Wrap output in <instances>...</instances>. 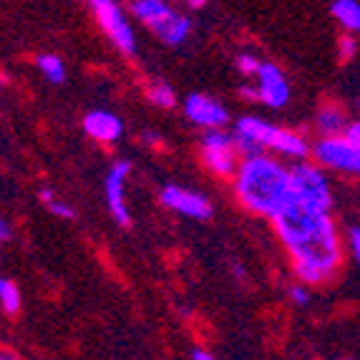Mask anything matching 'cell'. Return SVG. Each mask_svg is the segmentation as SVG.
Wrapping results in <instances>:
<instances>
[{"mask_svg": "<svg viewBox=\"0 0 360 360\" xmlns=\"http://www.w3.org/2000/svg\"><path fill=\"white\" fill-rule=\"evenodd\" d=\"M333 18L350 33H360V3L355 0H335L330 6Z\"/></svg>", "mask_w": 360, "mask_h": 360, "instance_id": "15", "label": "cell"}, {"mask_svg": "<svg viewBox=\"0 0 360 360\" xmlns=\"http://www.w3.org/2000/svg\"><path fill=\"white\" fill-rule=\"evenodd\" d=\"M348 242H350V252H353V257L360 262V227H350Z\"/></svg>", "mask_w": 360, "mask_h": 360, "instance_id": "24", "label": "cell"}, {"mask_svg": "<svg viewBox=\"0 0 360 360\" xmlns=\"http://www.w3.org/2000/svg\"><path fill=\"white\" fill-rule=\"evenodd\" d=\"M342 139H345L348 144H353L355 149L360 151V121H353V124H348V129H345Z\"/></svg>", "mask_w": 360, "mask_h": 360, "instance_id": "23", "label": "cell"}, {"mask_svg": "<svg viewBox=\"0 0 360 360\" xmlns=\"http://www.w3.org/2000/svg\"><path fill=\"white\" fill-rule=\"evenodd\" d=\"M131 174V164L119 162L111 167V172L106 174V202L108 210L114 214V219L121 227H129L131 224V214L127 210V202H124V181Z\"/></svg>", "mask_w": 360, "mask_h": 360, "instance_id": "12", "label": "cell"}, {"mask_svg": "<svg viewBox=\"0 0 360 360\" xmlns=\"http://www.w3.org/2000/svg\"><path fill=\"white\" fill-rule=\"evenodd\" d=\"M38 68L43 71V76L49 78L51 84H60L63 78H66V66H63V60L58 58V56L53 53H43L38 56Z\"/></svg>", "mask_w": 360, "mask_h": 360, "instance_id": "16", "label": "cell"}, {"mask_svg": "<svg viewBox=\"0 0 360 360\" xmlns=\"http://www.w3.org/2000/svg\"><path fill=\"white\" fill-rule=\"evenodd\" d=\"M234 192L247 210L270 219L295 205L290 169L272 156L245 159L234 174Z\"/></svg>", "mask_w": 360, "mask_h": 360, "instance_id": "2", "label": "cell"}, {"mask_svg": "<svg viewBox=\"0 0 360 360\" xmlns=\"http://www.w3.org/2000/svg\"><path fill=\"white\" fill-rule=\"evenodd\" d=\"M49 210L53 212L56 217H63V219H73V217H76V212H73V207H68L66 202H58V199H53V202H49Z\"/></svg>", "mask_w": 360, "mask_h": 360, "instance_id": "21", "label": "cell"}, {"mask_svg": "<svg viewBox=\"0 0 360 360\" xmlns=\"http://www.w3.org/2000/svg\"><path fill=\"white\" fill-rule=\"evenodd\" d=\"M257 96L264 106L283 108L290 101V84L275 63H262L257 71Z\"/></svg>", "mask_w": 360, "mask_h": 360, "instance_id": "11", "label": "cell"}, {"mask_svg": "<svg viewBox=\"0 0 360 360\" xmlns=\"http://www.w3.org/2000/svg\"><path fill=\"white\" fill-rule=\"evenodd\" d=\"M290 297H292L295 305H302V307L310 302V292H307L305 285H292V288H290Z\"/></svg>", "mask_w": 360, "mask_h": 360, "instance_id": "22", "label": "cell"}, {"mask_svg": "<svg viewBox=\"0 0 360 360\" xmlns=\"http://www.w3.org/2000/svg\"><path fill=\"white\" fill-rule=\"evenodd\" d=\"M184 114L192 124L205 127L207 131L222 129L229 121L227 108H224L219 101H214V98L205 96V94H189L184 101Z\"/></svg>", "mask_w": 360, "mask_h": 360, "instance_id": "10", "label": "cell"}, {"mask_svg": "<svg viewBox=\"0 0 360 360\" xmlns=\"http://www.w3.org/2000/svg\"><path fill=\"white\" fill-rule=\"evenodd\" d=\"M290 184H292V199L297 207H302L307 212L330 214V181L318 167H312L307 162H297L295 167H290Z\"/></svg>", "mask_w": 360, "mask_h": 360, "instance_id": "5", "label": "cell"}, {"mask_svg": "<svg viewBox=\"0 0 360 360\" xmlns=\"http://www.w3.org/2000/svg\"><path fill=\"white\" fill-rule=\"evenodd\" d=\"M355 53H358V41L353 36H340V41H338V58L350 60Z\"/></svg>", "mask_w": 360, "mask_h": 360, "instance_id": "20", "label": "cell"}, {"mask_svg": "<svg viewBox=\"0 0 360 360\" xmlns=\"http://www.w3.org/2000/svg\"><path fill=\"white\" fill-rule=\"evenodd\" d=\"M186 6L192 8V11H202V8H205V0H189Z\"/></svg>", "mask_w": 360, "mask_h": 360, "instance_id": "29", "label": "cell"}, {"mask_svg": "<svg viewBox=\"0 0 360 360\" xmlns=\"http://www.w3.org/2000/svg\"><path fill=\"white\" fill-rule=\"evenodd\" d=\"M11 237V227H8L6 219H0V242H6Z\"/></svg>", "mask_w": 360, "mask_h": 360, "instance_id": "26", "label": "cell"}, {"mask_svg": "<svg viewBox=\"0 0 360 360\" xmlns=\"http://www.w3.org/2000/svg\"><path fill=\"white\" fill-rule=\"evenodd\" d=\"M159 197H162L164 207L179 212V214H184V217H192V219H207V217H212L210 199H207L205 194L192 192V189L169 184V186H164Z\"/></svg>", "mask_w": 360, "mask_h": 360, "instance_id": "9", "label": "cell"}, {"mask_svg": "<svg viewBox=\"0 0 360 360\" xmlns=\"http://www.w3.org/2000/svg\"><path fill=\"white\" fill-rule=\"evenodd\" d=\"M312 154H315V159H318L323 167L360 176V151L355 149L353 144H348L342 136L320 139L318 144L312 146Z\"/></svg>", "mask_w": 360, "mask_h": 360, "instance_id": "8", "label": "cell"}, {"mask_svg": "<svg viewBox=\"0 0 360 360\" xmlns=\"http://www.w3.org/2000/svg\"><path fill=\"white\" fill-rule=\"evenodd\" d=\"M149 101L159 108H172L176 103V96H174V91H172V86L156 84L149 89Z\"/></svg>", "mask_w": 360, "mask_h": 360, "instance_id": "18", "label": "cell"}, {"mask_svg": "<svg viewBox=\"0 0 360 360\" xmlns=\"http://www.w3.org/2000/svg\"><path fill=\"white\" fill-rule=\"evenodd\" d=\"M192 358H194V360H217L214 355H210L207 350H194Z\"/></svg>", "mask_w": 360, "mask_h": 360, "instance_id": "27", "label": "cell"}, {"mask_svg": "<svg viewBox=\"0 0 360 360\" xmlns=\"http://www.w3.org/2000/svg\"><path fill=\"white\" fill-rule=\"evenodd\" d=\"M0 307L13 315V312L20 310V290L18 285L8 280V277H0Z\"/></svg>", "mask_w": 360, "mask_h": 360, "instance_id": "17", "label": "cell"}, {"mask_svg": "<svg viewBox=\"0 0 360 360\" xmlns=\"http://www.w3.org/2000/svg\"><path fill=\"white\" fill-rule=\"evenodd\" d=\"M318 129L325 134V139L342 136L345 129H348V119H345V114H342V108L333 106V103H328V106L320 108L318 111Z\"/></svg>", "mask_w": 360, "mask_h": 360, "instance_id": "14", "label": "cell"}, {"mask_svg": "<svg viewBox=\"0 0 360 360\" xmlns=\"http://www.w3.org/2000/svg\"><path fill=\"white\" fill-rule=\"evenodd\" d=\"M91 11L96 15L103 33L111 38V43H114L121 53L124 56L136 53V36H134L131 23H129L127 13H124V8L119 3H114V0H94Z\"/></svg>", "mask_w": 360, "mask_h": 360, "instance_id": "6", "label": "cell"}, {"mask_svg": "<svg viewBox=\"0 0 360 360\" xmlns=\"http://www.w3.org/2000/svg\"><path fill=\"white\" fill-rule=\"evenodd\" d=\"M131 13L169 46H179L192 33V20L162 0H136L131 3Z\"/></svg>", "mask_w": 360, "mask_h": 360, "instance_id": "4", "label": "cell"}, {"mask_svg": "<svg viewBox=\"0 0 360 360\" xmlns=\"http://www.w3.org/2000/svg\"><path fill=\"white\" fill-rule=\"evenodd\" d=\"M0 360H20L15 353H11V350H0Z\"/></svg>", "mask_w": 360, "mask_h": 360, "instance_id": "28", "label": "cell"}, {"mask_svg": "<svg viewBox=\"0 0 360 360\" xmlns=\"http://www.w3.org/2000/svg\"><path fill=\"white\" fill-rule=\"evenodd\" d=\"M259 58L252 53H240L237 56V68H240V73H245V76H257L259 71Z\"/></svg>", "mask_w": 360, "mask_h": 360, "instance_id": "19", "label": "cell"}, {"mask_svg": "<svg viewBox=\"0 0 360 360\" xmlns=\"http://www.w3.org/2000/svg\"><path fill=\"white\" fill-rule=\"evenodd\" d=\"M202 156H205L207 167L219 176H232V174H237V169H240L232 134L222 131V129L207 131L205 136H202Z\"/></svg>", "mask_w": 360, "mask_h": 360, "instance_id": "7", "label": "cell"}, {"mask_svg": "<svg viewBox=\"0 0 360 360\" xmlns=\"http://www.w3.org/2000/svg\"><path fill=\"white\" fill-rule=\"evenodd\" d=\"M240 94H242V96H245V98H250V101H259L257 89H252V86H242Z\"/></svg>", "mask_w": 360, "mask_h": 360, "instance_id": "25", "label": "cell"}, {"mask_svg": "<svg viewBox=\"0 0 360 360\" xmlns=\"http://www.w3.org/2000/svg\"><path fill=\"white\" fill-rule=\"evenodd\" d=\"M84 129L96 141H116L124 134V124H121L119 116L111 114V111H103V108L89 111L84 116Z\"/></svg>", "mask_w": 360, "mask_h": 360, "instance_id": "13", "label": "cell"}, {"mask_svg": "<svg viewBox=\"0 0 360 360\" xmlns=\"http://www.w3.org/2000/svg\"><path fill=\"white\" fill-rule=\"evenodd\" d=\"M283 245L292 257L295 272L305 285L330 280L340 267V240L330 214L307 212L292 205L272 219Z\"/></svg>", "mask_w": 360, "mask_h": 360, "instance_id": "1", "label": "cell"}, {"mask_svg": "<svg viewBox=\"0 0 360 360\" xmlns=\"http://www.w3.org/2000/svg\"><path fill=\"white\" fill-rule=\"evenodd\" d=\"M234 136L250 139L262 149H272L283 156H292V159H305L310 146L300 134L290 131V129L272 127L267 121L257 119V116H242L237 124H234Z\"/></svg>", "mask_w": 360, "mask_h": 360, "instance_id": "3", "label": "cell"}]
</instances>
